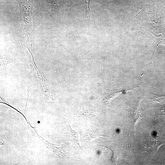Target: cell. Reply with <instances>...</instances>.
I'll use <instances>...</instances> for the list:
<instances>
[{
    "label": "cell",
    "instance_id": "1",
    "mask_svg": "<svg viewBox=\"0 0 165 165\" xmlns=\"http://www.w3.org/2000/svg\"><path fill=\"white\" fill-rule=\"evenodd\" d=\"M21 6L23 25L28 35L31 28V16L33 2L32 0H20Z\"/></svg>",
    "mask_w": 165,
    "mask_h": 165
},
{
    "label": "cell",
    "instance_id": "3",
    "mask_svg": "<svg viewBox=\"0 0 165 165\" xmlns=\"http://www.w3.org/2000/svg\"><path fill=\"white\" fill-rule=\"evenodd\" d=\"M152 94V96L150 98L152 101L158 102L162 103H165V95Z\"/></svg>",
    "mask_w": 165,
    "mask_h": 165
},
{
    "label": "cell",
    "instance_id": "5",
    "mask_svg": "<svg viewBox=\"0 0 165 165\" xmlns=\"http://www.w3.org/2000/svg\"><path fill=\"white\" fill-rule=\"evenodd\" d=\"M161 114L160 115H165V108H163L161 109L160 111Z\"/></svg>",
    "mask_w": 165,
    "mask_h": 165
},
{
    "label": "cell",
    "instance_id": "2",
    "mask_svg": "<svg viewBox=\"0 0 165 165\" xmlns=\"http://www.w3.org/2000/svg\"><path fill=\"white\" fill-rule=\"evenodd\" d=\"M139 86V85L138 84L117 90H114L113 92H111V93L109 94L106 96L104 99L105 101L107 104H108L112 99L119 94L131 90H134L136 88Z\"/></svg>",
    "mask_w": 165,
    "mask_h": 165
},
{
    "label": "cell",
    "instance_id": "4",
    "mask_svg": "<svg viewBox=\"0 0 165 165\" xmlns=\"http://www.w3.org/2000/svg\"><path fill=\"white\" fill-rule=\"evenodd\" d=\"M84 1L85 9L86 10V18H88L90 17V2L91 0H83Z\"/></svg>",
    "mask_w": 165,
    "mask_h": 165
}]
</instances>
